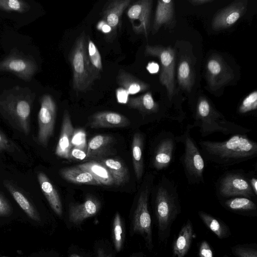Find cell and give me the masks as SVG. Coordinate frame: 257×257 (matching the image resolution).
Segmentation results:
<instances>
[{
	"label": "cell",
	"instance_id": "cell-1",
	"mask_svg": "<svg viewBox=\"0 0 257 257\" xmlns=\"http://www.w3.org/2000/svg\"><path fill=\"white\" fill-rule=\"evenodd\" d=\"M198 145L205 162L218 169L225 170L257 156V143L247 134L231 135L223 141H199Z\"/></svg>",
	"mask_w": 257,
	"mask_h": 257
},
{
	"label": "cell",
	"instance_id": "cell-2",
	"mask_svg": "<svg viewBox=\"0 0 257 257\" xmlns=\"http://www.w3.org/2000/svg\"><path fill=\"white\" fill-rule=\"evenodd\" d=\"M151 192L158 238L161 243L166 244L172 225L181 212L178 188L174 182L163 175Z\"/></svg>",
	"mask_w": 257,
	"mask_h": 257
},
{
	"label": "cell",
	"instance_id": "cell-3",
	"mask_svg": "<svg viewBox=\"0 0 257 257\" xmlns=\"http://www.w3.org/2000/svg\"><path fill=\"white\" fill-rule=\"evenodd\" d=\"M36 97L28 87L16 86L0 94V114L15 130L28 135L30 115Z\"/></svg>",
	"mask_w": 257,
	"mask_h": 257
},
{
	"label": "cell",
	"instance_id": "cell-4",
	"mask_svg": "<svg viewBox=\"0 0 257 257\" xmlns=\"http://www.w3.org/2000/svg\"><path fill=\"white\" fill-rule=\"evenodd\" d=\"M192 126L198 127L202 137L215 133L225 136L246 134L250 130L228 120L205 96H200L195 104L193 114Z\"/></svg>",
	"mask_w": 257,
	"mask_h": 257
},
{
	"label": "cell",
	"instance_id": "cell-5",
	"mask_svg": "<svg viewBox=\"0 0 257 257\" xmlns=\"http://www.w3.org/2000/svg\"><path fill=\"white\" fill-rule=\"evenodd\" d=\"M192 124H188L183 134L176 136L177 143L183 145L184 152L180 157L186 180L189 185L205 183L204 171L205 162L199 148L191 135Z\"/></svg>",
	"mask_w": 257,
	"mask_h": 257
},
{
	"label": "cell",
	"instance_id": "cell-6",
	"mask_svg": "<svg viewBox=\"0 0 257 257\" xmlns=\"http://www.w3.org/2000/svg\"><path fill=\"white\" fill-rule=\"evenodd\" d=\"M154 179L153 175L146 177L139 194L130 227L132 234H139L143 237L146 246L149 250L154 248L152 221L149 209V196L151 193Z\"/></svg>",
	"mask_w": 257,
	"mask_h": 257
},
{
	"label": "cell",
	"instance_id": "cell-7",
	"mask_svg": "<svg viewBox=\"0 0 257 257\" xmlns=\"http://www.w3.org/2000/svg\"><path fill=\"white\" fill-rule=\"evenodd\" d=\"M69 59L72 70L73 89L77 92L89 89L95 80L88 59L87 37L84 31L75 40Z\"/></svg>",
	"mask_w": 257,
	"mask_h": 257
},
{
	"label": "cell",
	"instance_id": "cell-8",
	"mask_svg": "<svg viewBox=\"0 0 257 257\" xmlns=\"http://www.w3.org/2000/svg\"><path fill=\"white\" fill-rule=\"evenodd\" d=\"M215 190L219 201L236 197L256 200L250 185L248 172L242 169L225 171L215 182Z\"/></svg>",
	"mask_w": 257,
	"mask_h": 257
},
{
	"label": "cell",
	"instance_id": "cell-9",
	"mask_svg": "<svg viewBox=\"0 0 257 257\" xmlns=\"http://www.w3.org/2000/svg\"><path fill=\"white\" fill-rule=\"evenodd\" d=\"M145 48L146 56L155 57L160 60L161 69L159 80L166 88L169 101L171 102L175 90V51L171 47L161 45H147Z\"/></svg>",
	"mask_w": 257,
	"mask_h": 257
},
{
	"label": "cell",
	"instance_id": "cell-10",
	"mask_svg": "<svg viewBox=\"0 0 257 257\" xmlns=\"http://www.w3.org/2000/svg\"><path fill=\"white\" fill-rule=\"evenodd\" d=\"M177 142L171 132L163 130L155 139L151 157V165L157 171L168 168L174 162Z\"/></svg>",
	"mask_w": 257,
	"mask_h": 257
},
{
	"label": "cell",
	"instance_id": "cell-11",
	"mask_svg": "<svg viewBox=\"0 0 257 257\" xmlns=\"http://www.w3.org/2000/svg\"><path fill=\"white\" fill-rule=\"evenodd\" d=\"M38 70V65L32 56L17 50L12 52L0 61V71L12 73L25 81H30Z\"/></svg>",
	"mask_w": 257,
	"mask_h": 257
},
{
	"label": "cell",
	"instance_id": "cell-12",
	"mask_svg": "<svg viewBox=\"0 0 257 257\" xmlns=\"http://www.w3.org/2000/svg\"><path fill=\"white\" fill-rule=\"evenodd\" d=\"M41 106L38 113V143L47 147L54 132L56 116V105L49 94L43 95L40 100Z\"/></svg>",
	"mask_w": 257,
	"mask_h": 257
},
{
	"label": "cell",
	"instance_id": "cell-13",
	"mask_svg": "<svg viewBox=\"0 0 257 257\" xmlns=\"http://www.w3.org/2000/svg\"><path fill=\"white\" fill-rule=\"evenodd\" d=\"M206 79L210 88L216 90L229 83L234 78L232 69L218 55H212L207 60Z\"/></svg>",
	"mask_w": 257,
	"mask_h": 257
},
{
	"label": "cell",
	"instance_id": "cell-14",
	"mask_svg": "<svg viewBox=\"0 0 257 257\" xmlns=\"http://www.w3.org/2000/svg\"><path fill=\"white\" fill-rule=\"evenodd\" d=\"M152 5V0H140L135 2L128 8L127 16L135 33L148 37Z\"/></svg>",
	"mask_w": 257,
	"mask_h": 257
},
{
	"label": "cell",
	"instance_id": "cell-15",
	"mask_svg": "<svg viewBox=\"0 0 257 257\" xmlns=\"http://www.w3.org/2000/svg\"><path fill=\"white\" fill-rule=\"evenodd\" d=\"M247 5L246 0L235 1L218 12L212 19V29L219 31L232 26L245 13Z\"/></svg>",
	"mask_w": 257,
	"mask_h": 257
},
{
	"label": "cell",
	"instance_id": "cell-16",
	"mask_svg": "<svg viewBox=\"0 0 257 257\" xmlns=\"http://www.w3.org/2000/svg\"><path fill=\"white\" fill-rule=\"evenodd\" d=\"M100 201L92 196H88L80 204H72L69 206L68 220L74 226H78L86 219L96 215L100 211Z\"/></svg>",
	"mask_w": 257,
	"mask_h": 257
},
{
	"label": "cell",
	"instance_id": "cell-17",
	"mask_svg": "<svg viewBox=\"0 0 257 257\" xmlns=\"http://www.w3.org/2000/svg\"><path fill=\"white\" fill-rule=\"evenodd\" d=\"M130 123L124 115L115 112L102 111L92 115L88 119V125L92 128L124 127Z\"/></svg>",
	"mask_w": 257,
	"mask_h": 257
},
{
	"label": "cell",
	"instance_id": "cell-18",
	"mask_svg": "<svg viewBox=\"0 0 257 257\" xmlns=\"http://www.w3.org/2000/svg\"><path fill=\"white\" fill-rule=\"evenodd\" d=\"M127 105L130 108L138 110L143 116L153 115L156 118H168L167 114L161 112L160 105L155 101L150 91L130 98Z\"/></svg>",
	"mask_w": 257,
	"mask_h": 257
},
{
	"label": "cell",
	"instance_id": "cell-19",
	"mask_svg": "<svg viewBox=\"0 0 257 257\" xmlns=\"http://www.w3.org/2000/svg\"><path fill=\"white\" fill-rule=\"evenodd\" d=\"M74 131L69 112L65 110L60 135L55 150L56 155L62 158L69 159L70 151L72 148L71 142Z\"/></svg>",
	"mask_w": 257,
	"mask_h": 257
},
{
	"label": "cell",
	"instance_id": "cell-20",
	"mask_svg": "<svg viewBox=\"0 0 257 257\" xmlns=\"http://www.w3.org/2000/svg\"><path fill=\"white\" fill-rule=\"evenodd\" d=\"M131 2L132 0H113L104 6L102 12L103 21L110 27L111 32H115L120 25L123 12Z\"/></svg>",
	"mask_w": 257,
	"mask_h": 257
},
{
	"label": "cell",
	"instance_id": "cell-21",
	"mask_svg": "<svg viewBox=\"0 0 257 257\" xmlns=\"http://www.w3.org/2000/svg\"><path fill=\"white\" fill-rule=\"evenodd\" d=\"M37 178L42 191L51 208L57 216L61 217L63 212L62 202L55 187L43 172H38Z\"/></svg>",
	"mask_w": 257,
	"mask_h": 257
},
{
	"label": "cell",
	"instance_id": "cell-22",
	"mask_svg": "<svg viewBox=\"0 0 257 257\" xmlns=\"http://www.w3.org/2000/svg\"><path fill=\"white\" fill-rule=\"evenodd\" d=\"M194 237V229L190 219L183 225L172 244L174 257H185L188 253Z\"/></svg>",
	"mask_w": 257,
	"mask_h": 257
},
{
	"label": "cell",
	"instance_id": "cell-23",
	"mask_svg": "<svg viewBox=\"0 0 257 257\" xmlns=\"http://www.w3.org/2000/svg\"><path fill=\"white\" fill-rule=\"evenodd\" d=\"M4 185L26 214L33 221L40 222L41 218L39 212L22 191L9 180H5Z\"/></svg>",
	"mask_w": 257,
	"mask_h": 257
},
{
	"label": "cell",
	"instance_id": "cell-24",
	"mask_svg": "<svg viewBox=\"0 0 257 257\" xmlns=\"http://www.w3.org/2000/svg\"><path fill=\"white\" fill-rule=\"evenodd\" d=\"M219 201L222 206L231 212L246 216L256 215V201L250 198L236 197Z\"/></svg>",
	"mask_w": 257,
	"mask_h": 257
},
{
	"label": "cell",
	"instance_id": "cell-25",
	"mask_svg": "<svg viewBox=\"0 0 257 257\" xmlns=\"http://www.w3.org/2000/svg\"><path fill=\"white\" fill-rule=\"evenodd\" d=\"M174 18V1H158L153 26V34L157 33L162 26H169L172 24Z\"/></svg>",
	"mask_w": 257,
	"mask_h": 257
},
{
	"label": "cell",
	"instance_id": "cell-26",
	"mask_svg": "<svg viewBox=\"0 0 257 257\" xmlns=\"http://www.w3.org/2000/svg\"><path fill=\"white\" fill-rule=\"evenodd\" d=\"M117 84L129 94H135L147 90L150 85L128 72L120 69L116 75Z\"/></svg>",
	"mask_w": 257,
	"mask_h": 257
},
{
	"label": "cell",
	"instance_id": "cell-27",
	"mask_svg": "<svg viewBox=\"0 0 257 257\" xmlns=\"http://www.w3.org/2000/svg\"><path fill=\"white\" fill-rule=\"evenodd\" d=\"M144 136L142 133L137 132L134 135L132 144L133 164L134 172L138 181L141 180L144 171Z\"/></svg>",
	"mask_w": 257,
	"mask_h": 257
},
{
	"label": "cell",
	"instance_id": "cell-28",
	"mask_svg": "<svg viewBox=\"0 0 257 257\" xmlns=\"http://www.w3.org/2000/svg\"><path fill=\"white\" fill-rule=\"evenodd\" d=\"M59 174L66 180L74 184L101 185L90 173L77 166L60 170Z\"/></svg>",
	"mask_w": 257,
	"mask_h": 257
},
{
	"label": "cell",
	"instance_id": "cell-29",
	"mask_svg": "<svg viewBox=\"0 0 257 257\" xmlns=\"http://www.w3.org/2000/svg\"><path fill=\"white\" fill-rule=\"evenodd\" d=\"M80 169L90 173L101 184L111 186L113 179L108 169L100 162H87L77 166Z\"/></svg>",
	"mask_w": 257,
	"mask_h": 257
},
{
	"label": "cell",
	"instance_id": "cell-30",
	"mask_svg": "<svg viewBox=\"0 0 257 257\" xmlns=\"http://www.w3.org/2000/svg\"><path fill=\"white\" fill-rule=\"evenodd\" d=\"M177 78L179 86L184 90L190 92L194 85L195 74L193 65L186 57H183L179 61Z\"/></svg>",
	"mask_w": 257,
	"mask_h": 257
},
{
	"label": "cell",
	"instance_id": "cell-31",
	"mask_svg": "<svg viewBox=\"0 0 257 257\" xmlns=\"http://www.w3.org/2000/svg\"><path fill=\"white\" fill-rule=\"evenodd\" d=\"M198 215L205 226L219 239L231 235L229 227L222 220L202 210L198 211Z\"/></svg>",
	"mask_w": 257,
	"mask_h": 257
},
{
	"label": "cell",
	"instance_id": "cell-32",
	"mask_svg": "<svg viewBox=\"0 0 257 257\" xmlns=\"http://www.w3.org/2000/svg\"><path fill=\"white\" fill-rule=\"evenodd\" d=\"M108 170L114 181V184L121 186L129 180L128 171L126 166L120 161L114 159H106L101 161Z\"/></svg>",
	"mask_w": 257,
	"mask_h": 257
},
{
	"label": "cell",
	"instance_id": "cell-33",
	"mask_svg": "<svg viewBox=\"0 0 257 257\" xmlns=\"http://www.w3.org/2000/svg\"><path fill=\"white\" fill-rule=\"evenodd\" d=\"M88 59L95 80L99 79L103 72L102 59L98 49L90 38L87 37Z\"/></svg>",
	"mask_w": 257,
	"mask_h": 257
},
{
	"label": "cell",
	"instance_id": "cell-34",
	"mask_svg": "<svg viewBox=\"0 0 257 257\" xmlns=\"http://www.w3.org/2000/svg\"><path fill=\"white\" fill-rule=\"evenodd\" d=\"M112 138L109 136L98 135L89 140L87 148V159L99 155L112 142Z\"/></svg>",
	"mask_w": 257,
	"mask_h": 257
},
{
	"label": "cell",
	"instance_id": "cell-35",
	"mask_svg": "<svg viewBox=\"0 0 257 257\" xmlns=\"http://www.w3.org/2000/svg\"><path fill=\"white\" fill-rule=\"evenodd\" d=\"M112 239L115 251L119 252L124 244V227L123 221L118 212L115 213L112 220Z\"/></svg>",
	"mask_w": 257,
	"mask_h": 257
},
{
	"label": "cell",
	"instance_id": "cell-36",
	"mask_svg": "<svg viewBox=\"0 0 257 257\" xmlns=\"http://www.w3.org/2000/svg\"><path fill=\"white\" fill-rule=\"evenodd\" d=\"M30 6L22 0H0V10L6 12H15L19 13L27 12Z\"/></svg>",
	"mask_w": 257,
	"mask_h": 257
},
{
	"label": "cell",
	"instance_id": "cell-37",
	"mask_svg": "<svg viewBox=\"0 0 257 257\" xmlns=\"http://www.w3.org/2000/svg\"><path fill=\"white\" fill-rule=\"evenodd\" d=\"M257 108V91L251 92L242 101L238 108V113L245 114L256 110Z\"/></svg>",
	"mask_w": 257,
	"mask_h": 257
},
{
	"label": "cell",
	"instance_id": "cell-38",
	"mask_svg": "<svg viewBox=\"0 0 257 257\" xmlns=\"http://www.w3.org/2000/svg\"><path fill=\"white\" fill-rule=\"evenodd\" d=\"M231 251L236 257H257L255 244H237L232 246Z\"/></svg>",
	"mask_w": 257,
	"mask_h": 257
},
{
	"label": "cell",
	"instance_id": "cell-39",
	"mask_svg": "<svg viewBox=\"0 0 257 257\" xmlns=\"http://www.w3.org/2000/svg\"><path fill=\"white\" fill-rule=\"evenodd\" d=\"M71 143L72 147L87 150V144L86 141V134L84 130L74 129Z\"/></svg>",
	"mask_w": 257,
	"mask_h": 257
},
{
	"label": "cell",
	"instance_id": "cell-40",
	"mask_svg": "<svg viewBox=\"0 0 257 257\" xmlns=\"http://www.w3.org/2000/svg\"><path fill=\"white\" fill-rule=\"evenodd\" d=\"M95 257H115L113 250L104 242H99L95 247Z\"/></svg>",
	"mask_w": 257,
	"mask_h": 257
},
{
	"label": "cell",
	"instance_id": "cell-41",
	"mask_svg": "<svg viewBox=\"0 0 257 257\" xmlns=\"http://www.w3.org/2000/svg\"><path fill=\"white\" fill-rule=\"evenodd\" d=\"M12 213V208L9 202L0 193V216L8 217Z\"/></svg>",
	"mask_w": 257,
	"mask_h": 257
},
{
	"label": "cell",
	"instance_id": "cell-42",
	"mask_svg": "<svg viewBox=\"0 0 257 257\" xmlns=\"http://www.w3.org/2000/svg\"><path fill=\"white\" fill-rule=\"evenodd\" d=\"M69 159L80 161L87 159V150L72 147L70 151Z\"/></svg>",
	"mask_w": 257,
	"mask_h": 257
},
{
	"label": "cell",
	"instance_id": "cell-43",
	"mask_svg": "<svg viewBox=\"0 0 257 257\" xmlns=\"http://www.w3.org/2000/svg\"><path fill=\"white\" fill-rule=\"evenodd\" d=\"M199 257H214L212 249L206 240H203L199 247Z\"/></svg>",
	"mask_w": 257,
	"mask_h": 257
},
{
	"label": "cell",
	"instance_id": "cell-44",
	"mask_svg": "<svg viewBox=\"0 0 257 257\" xmlns=\"http://www.w3.org/2000/svg\"><path fill=\"white\" fill-rule=\"evenodd\" d=\"M256 170L248 172L249 180L250 187L255 195L257 196V178Z\"/></svg>",
	"mask_w": 257,
	"mask_h": 257
},
{
	"label": "cell",
	"instance_id": "cell-45",
	"mask_svg": "<svg viewBox=\"0 0 257 257\" xmlns=\"http://www.w3.org/2000/svg\"><path fill=\"white\" fill-rule=\"evenodd\" d=\"M147 69L151 73H155L159 70V65L156 63L150 62L148 64Z\"/></svg>",
	"mask_w": 257,
	"mask_h": 257
},
{
	"label": "cell",
	"instance_id": "cell-46",
	"mask_svg": "<svg viewBox=\"0 0 257 257\" xmlns=\"http://www.w3.org/2000/svg\"><path fill=\"white\" fill-rule=\"evenodd\" d=\"M213 0H189L188 2L193 6H200L212 2Z\"/></svg>",
	"mask_w": 257,
	"mask_h": 257
},
{
	"label": "cell",
	"instance_id": "cell-47",
	"mask_svg": "<svg viewBox=\"0 0 257 257\" xmlns=\"http://www.w3.org/2000/svg\"><path fill=\"white\" fill-rule=\"evenodd\" d=\"M68 257H85L82 253L76 249H70L68 253Z\"/></svg>",
	"mask_w": 257,
	"mask_h": 257
},
{
	"label": "cell",
	"instance_id": "cell-48",
	"mask_svg": "<svg viewBox=\"0 0 257 257\" xmlns=\"http://www.w3.org/2000/svg\"><path fill=\"white\" fill-rule=\"evenodd\" d=\"M101 30L104 33H108L109 32H111V30L110 27L107 25L105 22L104 25L103 27H101Z\"/></svg>",
	"mask_w": 257,
	"mask_h": 257
},
{
	"label": "cell",
	"instance_id": "cell-49",
	"mask_svg": "<svg viewBox=\"0 0 257 257\" xmlns=\"http://www.w3.org/2000/svg\"><path fill=\"white\" fill-rule=\"evenodd\" d=\"M130 257H144L142 252H137L133 253Z\"/></svg>",
	"mask_w": 257,
	"mask_h": 257
},
{
	"label": "cell",
	"instance_id": "cell-50",
	"mask_svg": "<svg viewBox=\"0 0 257 257\" xmlns=\"http://www.w3.org/2000/svg\"><path fill=\"white\" fill-rule=\"evenodd\" d=\"M40 256H41V255H39L38 253H35V254H31V255H30L29 256H26V257H40Z\"/></svg>",
	"mask_w": 257,
	"mask_h": 257
},
{
	"label": "cell",
	"instance_id": "cell-51",
	"mask_svg": "<svg viewBox=\"0 0 257 257\" xmlns=\"http://www.w3.org/2000/svg\"><path fill=\"white\" fill-rule=\"evenodd\" d=\"M40 257H50V256H48V255H41Z\"/></svg>",
	"mask_w": 257,
	"mask_h": 257
},
{
	"label": "cell",
	"instance_id": "cell-52",
	"mask_svg": "<svg viewBox=\"0 0 257 257\" xmlns=\"http://www.w3.org/2000/svg\"><path fill=\"white\" fill-rule=\"evenodd\" d=\"M222 257H229V256H227L226 255H225L223 256Z\"/></svg>",
	"mask_w": 257,
	"mask_h": 257
}]
</instances>
